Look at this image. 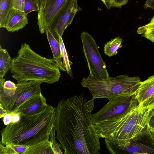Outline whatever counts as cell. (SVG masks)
Listing matches in <instances>:
<instances>
[{
  "label": "cell",
  "mask_w": 154,
  "mask_h": 154,
  "mask_svg": "<svg viewBox=\"0 0 154 154\" xmlns=\"http://www.w3.org/2000/svg\"><path fill=\"white\" fill-rule=\"evenodd\" d=\"M129 0H113L112 7L121 8L125 5Z\"/></svg>",
  "instance_id": "f1b7e54d"
},
{
  "label": "cell",
  "mask_w": 154,
  "mask_h": 154,
  "mask_svg": "<svg viewBox=\"0 0 154 154\" xmlns=\"http://www.w3.org/2000/svg\"><path fill=\"white\" fill-rule=\"evenodd\" d=\"M5 80L4 78H0V92L8 96L13 95L16 89V84L10 80Z\"/></svg>",
  "instance_id": "7402d4cb"
},
{
  "label": "cell",
  "mask_w": 154,
  "mask_h": 154,
  "mask_svg": "<svg viewBox=\"0 0 154 154\" xmlns=\"http://www.w3.org/2000/svg\"><path fill=\"white\" fill-rule=\"evenodd\" d=\"M14 0H0V28H5L9 14L13 8Z\"/></svg>",
  "instance_id": "e0dca14e"
},
{
  "label": "cell",
  "mask_w": 154,
  "mask_h": 154,
  "mask_svg": "<svg viewBox=\"0 0 154 154\" xmlns=\"http://www.w3.org/2000/svg\"><path fill=\"white\" fill-rule=\"evenodd\" d=\"M55 128L54 127L51 129L50 135L54 154H62L63 153L60 148H61L60 145L58 143L56 140L57 138L55 136Z\"/></svg>",
  "instance_id": "603a6c76"
},
{
  "label": "cell",
  "mask_w": 154,
  "mask_h": 154,
  "mask_svg": "<svg viewBox=\"0 0 154 154\" xmlns=\"http://www.w3.org/2000/svg\"><path fill=\"white\" fill-rule=\"evenodd\" d=\"M8 113L6 110L0 105V118H3Z\"/></svg>",
  "instance_id": "e575fe53"
},
{
  "label": "cell",
  "mask_w": 154,
  "mask_h": 154,
  "mask_svg": "<svg viewBox=\"0 0 154 154\" xmlns=\"http://www.w3.org/2000/svg\"><path fill=\"white\" fill-rule=\"evenodd\" d=\"M25 0H14V9L19 10L24 12Z\"/></svg>",
  "instance_id": "83f0119b"
},
{
  "label": "cell",
  "mask_w": 154,
  "mask_h": 154,
  "mask_svg": "<svg viewBox=\"0 0 154 154\" xmlns=\"http://www.w3.org/2000/svg\"><path fill=\"white\" fill-rule=\"evenodd\" d=\"M28 23V19L24 12L13 9L8 15L5 28L13 32L23 29Z\"/></svg>",
  "instance_id": "5bb4252c"
},
{
  "label": "cell",
  "mask_w": 154,
  "mask_h": 154,
  "mask_svg": "<svg viewBox=\"0 0 154 154\" xmlns=\"http://www.w3.org/2000/svg\"><path fill=\"white\" fill-rule=\"evenodd\" d=\"M100 0L102 1V0Z\"/></svg>",
  "instance_id": "74e56055"
},
{
  "label": "cell",
  "mask_w": 154,
  "mask_h": 154,
  "mask_svg": "<svg viewBox=\"0 0 154 154\" xmlns=\"http://www.w3.org/2000/svg\"><path fill=\"white\" fill-rule=\"evenodd\" d=\"M144 7L146 8H149L154 10V0H146Z\"/></svg>",
  "instance_id": "d6a6232c"
},
{
  "label": "cell",
  "mask_w": 154,
  "mask_h": 154,
  "mask_svg": "<svg viewBox=\"0 0 154 154\" xmlns=\"http://www.w3.org/2000/svg\"><path fill=\"white\" fill-rule=\"evenodd\" d=\"M41 84L34 81L17 82L16 84V91L13 95L8 96L0 92V105L8 113L16 112L27 100L42 93Z\"/></svg>",
  "instance_id": "ba28073f"
},
{
  "label": "cell",
  "mask_w": 154,
  "mask_h": 154,
  "mask_svg": "<svg viewBox=\"0 0 154 154\" xmlns=\"http://www.w3.org/2000/svg\"><path fill=\"white\" fill-rule=\"evenodd\" d=\"M54 154L52 143L47 140L38 143L27 146L26 154Z\"/></svg>",
  "instance_id": "2e32d148"
},
{
  "label": "cell",
  "mask_w": 154,
  "mask_h": 154,
  "mask_svg": "<svg viewBox=\"0 0 154 154\" xmlns=\"http://www.w3.org/2000/svg\"><path fill=\"white\" fill-rule=\"evenodd\" d=\"M141 82L138 76L124 74L102 79L88 76L83 79L81 84L88 89L93 99L102 98L110 100L134 95Z\"/></svg>",
  "instance_id": "5b68a950"
},
{
  "label": "cell",
  "mask_w": 154,
  "mask_h": 154,
  "mask_svg": "<svg viewBox=\"0 0 154 154\" xmlns=\"http://www.w3.org/2000/svg\"><path fill=\"white\" fill-rule=\"evenodd\" d=\"M0 154H17L10 145H5L0 143Z\"/></svg>",
  "instance_id": "d4e9b609"
},
{
  "label": "cell",
  "mask_w": 154,
  "mask_h": 154,
  "mask_svg": "<svg viewBox=\"0 0 154 154\" xmlns=\"http://www.w3.org/2000/svg\"><path fill=\"white\" fill-rule=\"evenodd\" d=\"M17 82L34 81L51 84L59 80L60 69L53 59L43 57L26 43L22 44L13 58L9 70Z\"/></svg>",
  "instance_id": "3957f363"
},
{
  "label": "cell",
  "mask_w": 154,
  "mask_h": 154,
  "mask_svg": "<svg viewBox=\"0 0 154 154\" xmlns=\"http://www.w3.org/2000/svg\"><path fill=\"white\" fill-rule=\"evenodd\" d=\"M47 105L46 99L41 93L26 101L16 112L28 115H34L44 110Z\"/></svg>",
  "instance_id": "4fadbf2b"
},
{
  "label": "cell",
  "mask_w": 154,
  "mask_h": 154,
  "mask_svg": "<svg viewBox=\"0 0 154 154\" xmlns=\"http://www.w3.org/2000/svg\"><path fill=\"white\" fill-rule=\"evenodd\" d=\"M17 154H26L27 146L18 144L10 145Z\"/></svg>",
  "instance_id": "484cf974"
},
{
  "label": "cell",
  "mask_w": 154,
  "mask_h": 154,
  "mask_svg": "<svg viewBox=\"0 0 154 154\" xmlns=\"http://www.w3.org/2000/svg\"><path fill=\"white\" fill-rule=\"evenodd\" d=\"M67 0H47L41 14L37 15V23L41 34L46 32Z\"/></svg>",
  "instance_id": "8fae6325"
},
{
  "label": "cell",
  "mask_w": 154,
  "mask_h": 154,
  "mask_svg": "<svg viewBox=\"0 0 154 154\" xmlns=\"http://www.w3.org/2000/svg\"><path fill=\"white\" fill-rule=\"evenodd\" d=\"M35 3H36L37 5V0H32ZM38 6V5H37Z\"/></svg>",
  "instance_id": "8d00e7d4"
},
{
  "label": "cell",
  "mask_w": 154,
  "mask_h": 154,
  "mask_svg": "<svg viewBox=\"0 0 154 154\" xmlns=\"http://www.w3.org/2000/svg\"><path fill=\"white\" fill-rule=\"evenodd\" d=\"M81 10L77 0H67L49 27L58 41V35L62 38L64 30L71 24L76 13Z\"/></svg>",
  "instance_id": "30bf717a"
},
{
  "label": "cell",
  "mask_w": 154,
  "mask_h": 154,
  "mask_svg": "<svg viewBox=\"0 0 154 154\" xmlns=\"http://www.w3.org/2000/svg\"><path fill=\"white\" fill-rule=\"evenodd\" d=\"M12 58L6 49L0 45V78H4L10 70Z\"/></svg>",
  "instance_id": "ac0fdd59"
},
{
  "label": "cell",
  "mask_w": 154,
  "mask_h": 154,
  "mask_svg": "<svg viewBox=\"0 0 154 154\" xmlns=\"http://www.w3.org/2000/svg\"><path fill=\"white\" fill-rule=\"evenodd\" d=\"M37 5L32 0H25L24 13L27 15L30 13L34 11H38Z\"/></svg>",
  "instance_id": "cb8c5ba5"
},
{
  "label": "cell",
  "mask_w": 154,
  "mask_h": 154,
  "mask_svg": "<svg viewBox=\"0 0 154 154\" xmlns=\"http://www.w3.org/2000/svg\"><path fill=\"white\" fill-rule=\"evenodd\" d=\"M134 96L139 108L148 110L154 107V75L141 81Z\"/></svg>",
  "instance_id": "7c38bea8"
},
{
  "label": "cell",
  "mask_w": 154,
  "mask_h": 154,
  "mask_svg": "<svg viewBox=\"0 0 154 154\" xmlns=\"http://www.w3.org/2000/svg\"><path fill=\"white\" fill-rule=\"evenodd\" d=\"M150 130L152 132V134L153 136L154 137V130Z\"/></svg>",
  "instance_id": "d590c367"
},
{
  "label": "cell",
  "mask_w": 154,
  "mask_h": 154,
  "mask_svg": "<svg viewBox=\"0 0 154 154\" xmlns=\"http://www.w3.org/2000/svg\"><path fill=\"white\" fill-rule=\"evenodd\" d=\"M106 148L112 154H154V137L147 126L123 146L104 139Z\"/></svg>",
  "instance_id": "8992f818"
},
{
  "label": "cell",
  "mask_w": 154,
  "mask_h": 154,
  "mask_svg": "<svg viewBox=\"0 0 154 154\" xmlns=\"http://www.w3.org/2000/svg\"><path fill=\"white\" fill-rule=\"evenodd\" d=\"M138 104L134 95L109 100L98 111L91 114V120L94 124L136 107Z\"/></svg>",
  "instance_id": "9c48e42d"
},
{
  "label": "cell",
  "mask_w": 154,
  "mask_h": 154,
  "mask_svg": "<svg viewBox=\"0 0 154 154\" xmlns=\"http://www.w3.org/2000/svg\"><path fill=\"white\" fill-rule=\"evenodd\" d=\"M46 0H37V5L38 8L37 15H39L41 13L44 4Z\"/></svg>",
  "instance_id": "4dcf8cb0"
},
{
  "label": "cell",
  "mask_w": 154,
  "mask_h": 154,
  "mask_svg": "<svg viewBox=\"0 0 154 154\" xmlns=\"http://www.w3.org/2000/svg\"><path fill=\"white\" fill-rule=\"evenodd\" d=\"M122 39L119 37H116L104 44L103 48L104 54L109 57L116 55L118 50L122 47Z\"/></svg>",
  "instance_id": "d6986e66"
},
{
  "label": "cell",
  "mask_w": 154,
  "mask_h": 154,
  "mask_svg": "<svg viewBox=\"0 0 154 154\" xmlns=\"http://www.w3.org/2000/svg\"><path fill=\"white\" fill-rule=\"evenodd\" d=\"M151 110H145L137 106L97 122L94 124L96 135L123 146L145 128Z\"/></svg>",
  "instance_id": "277c9868"
},
{
  "label": "cell",
  "mask_w": 154,
  "mask_h": 154,
  "mask_svg": "<svg viewBox=\"0 0 154 154\" xmlns=\"http://www.w3.org/2000/svg\"><path fill=\"white\" fill-rule=\"evenodd\" d=\"M59 43L62 57L63 58V62L64 65L66 72L72 78V74L70 66L72 63L70 61L69 59L68 55L63 43L62 38L58 35Z\"/></svg>",
  "instance_id": "44dd1931"
},
{
  "label": "cell",
  "mask_w": 154,
  "mask_h": 154,
  "mask_svg": "<svg viewBox=\"0 0 154 154\" xmlns=\"http://www.w3.org/2000/svg\"><path fill=\"white\" fill-rule=\"evenodd\" d=\"M3 122L5 125L9 124L12 122V114L8 113L3 117Z\"/></svg>",
  "instance_id": "f546056e"
},
{
  "label": "cell",
  "mask_w": 154,
  "mask_h": 154,
  "mask_svg": "<svg viewBox=\"0 0 154 154\" xmlns=\"http://www.w3.org/2000/svg\"><path fill=\"white\" fill-rule=\"evenodd\" d=\"M94 99L83 94L62 99L55 108L56 138L65 154H99L100 138L91 119Z\"/></svg>",
  "instance_id": "6da1fadb"
},
{
  "label": "cell",
  "mask_w": 154,
  "mask_h": 154,
  "mask_svg": "<svg viewBox=\"0 0 154 154\" xmlns=\"http://www.w3.org/2000/svg\"><path fill=\"white\" fill-rule=\"evenodd\" d=\"M83 51L87 61L89 76L97 79L109 77L105 62L99 52L98 47L93 37L86 32L81 35Z\"/></svg>",
  "instance_id": "52a82bcc"
},
{
  "label": "cell",
  "mask_w": 154,
  "mask_h": 154,
  "mask_svg": "<svg viewBox=\"0 0 154 154\" xmlns=\"http://www.w3.org/2000/svg\"><path fill=\"white\" fill-rule=\"evenodd\" d=\"M101 1L108 9L112 7L113 0H102Z\"/></svg>",
  "instance_id": "836d02e7"
},
{
  "label": "cell",
  "mask_w": 154,
  "mask_h": 154,
  "mask_svg": "<svg viewBox=\"0 0 154 154\" xmlns=\"http://www.w3.org/2000/svg\"><path fill=\"white\" fill-rule=\"evenodd\" d=\"M138 34L152 42H154V16L147 24L138 28Z\"/></svg>",
  "instance_id": "ffe728a7"
},
{
  "label": "cell",
  "mask_w": 154,
  "mask_h": 154,
  "mask_svg": "<svg viewBox=\"0 0 154 154\" xmlns=\"http://www.w3.org/2000/svg\"><path fill=\"white\" fill-rule=\"evenodd\" d=\"M45 33L52 53L53 59L60 70L63 72L66 71V67L62 61L59 42L54 37L49 27L47 28Z\"/></svg>",
  "instance_id": "9a60e30c"
},
{
  "label": "cell",
  "mask_w": 154,
  "mask_h": 154,
  "mask_svg": "<svg viewBox=\"0 0 154 154\" xmlns=\"http://www.w3.org/2000/svg\"><path fill=\"white\" fill-rule=\"evenodd\" d=\"M146 125L150 130H154V107L150 111Z\"/></svg>",
  "instance_id": "4316f807"
},
{
  "label": "cell",
  "mask_w": 154,
  "mask_h": 154,
  "mask_svg": "<svg viewBox=\"0 0 154 154\" xmlns=\"http://www.w3.org/2000/svg\"><path fill=\"white\" fill-rule=\"evenodd\" d=\"M12 116V122L15 123L18 122L20 119V113L15 112L11 113Z\"/></svg>",
  "instance_id": "1f68e13d"
},
{
  "label": "cell",
  "mask_w": 154,
  "mask_h": 154,
  "mask_svg": "<svg viewBox=\"0 0 154 154\" xmlns=\"http://www.w3.org/2000/svg\"><path fill=\"white\" fill-rule=\"evenodd\" d=\"M20 113L19 121L11 122L2 130V143L30 146L49 139L54 126L55 107L48 105L44 110L33 115Z\"/></svg>",
  "instance_id": "7a4b0ae2"
}]
</instances>
